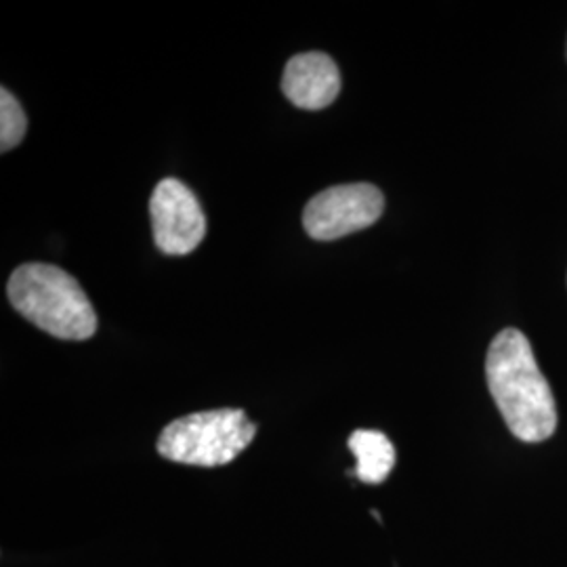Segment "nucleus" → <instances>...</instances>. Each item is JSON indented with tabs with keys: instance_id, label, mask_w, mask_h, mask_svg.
Instances as JSON below:
<instances>
[{
	"instance_id": "obj_1",
	"label": "nucleus",
	"mask_w": 567,
	"mask_h": 567,
	"mask_svg": "<svg viewBox=\"0 0 567 567\" xmlns=\"http://www.w3.org/2000/svg\"><path fill=\"white\" fill-rule=\"evenodd\" d=\"M486 379L494 404L519 442L540 444L553 437L557 404L524 332L507 328L492 341Z\"/></svg>"
},
{
	"instance_id": "obj_2",
	"label": "nucleus",
	"mask_w": 567,
	"mask_h": 567,
	"mask_svg": "<svg viewBox=\"0 0 567 567\" xmlns=\"http://www.w3.org/2000/svg\"><path fill=\"white\" fill-rule=\"evenodd\" d=\"M7 295L25 320L58 339L86 341L97 332V316L86 292L55 265H21L9 278Z\"/></svg>"
},
{
	"instance_id": "obj_3",
	"label": "nucleus",
	"mask_w": 567,
	"mask_h": 567,
	"mask_svg": "<svg viewBox=\"0 0 567 567\" xmlns=\"http://www.w3.org/2000/svg\"><path fill=\"white\" fill-rule=\"evenodd\" d=\"M255 435L257 425L244 410H206L164 426L158 454L179 465L221 466L238 458Z\"/></svg>"
},
{
	"instance_id": "obj_4",
	"label": "nucleus",
	"mask_w": 567,
	"mask_h": 567,
	"mask_svg": "<svg viewBox=\"0 0 567 567\" xmlns=\"http://www.w3.org/2000/svg\"><path fill=\"white\" fill-rule=\"evenodd\" d=\"M383 208L385 198L377 185H334L313 196L305 206V231L318 243L339 240L377 224Z\"/></svg>"
},
{
	"instance_id": "obj_5",
	"label": "nucleus",
	"mask_w": 567,
	"mask_h": 567,
	"mask_svg": "<svg viewBox=\"0 0 567 567\" xmlns=\"http://www.w3.org/2000/svg\"><path fill=\"white\" fill-rule=\"evenodd\" d=\"M150 217L154 240L164 255H189L206 236L203 206L194 192L179 179H163L154 187Z\"/></svg>"
},
{
	"instance_id": "obj_6",
	"label": "nucleus",
	"mask_w": 567,
	"mask_h": 567,
	"mask_svg": "<svg viewBox=\"0 0 567 567\" xmlns=\"http://www.w3.org/2000/svg\"><path fill=\"white\" fill-rule=\"evenodd\" d=\"M282 91L301 110H324L341 93V72L326 53H301L286 63Z\"/></svg>"
},
{
	"instance_id": "obj_7",
	"label": "nucleus",
	"mask_w": 567,
	"mask_h": 567,
	"mask_svg": "<svg viewBox=\"0 0 567 567\" xmlns=\"http://www.w3.org/2000/svg\"><path fill=\"white\" fill-rule=\"evenodd\" d=\"M349 450L358 461L351 475H358L364 484H383L395 466V447L381 431H353L349 437Z\"/></svg>"
},
{
	"instance_id": "obj_8",
	"label": "nucleus",
	"mask_w": 567,
	"mask_h": 567,
	"mask_svg": "<svg viewBox=\"0 0 567 567\" xmlns=\"http://www.w3.org/2000/svg\"><path fill=\"white\" fill-rule=\"evenodd\" d=\"M28 131V118L21 103L7 89L0 91V150L9 152L20 145Z\"/></svg>"
}]
</instances>
